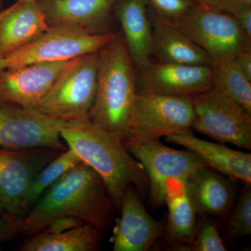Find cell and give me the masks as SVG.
<instances>
[{
  "mask_svg": "<svg viewBox=\"0 0 251 251\" xmlns=\"http://www.w3.org/2000/svg\"><path fill=\"white\" fill-rule=\"evenodd\" d=\"M115 207L103 179L82 161L52 184L22 216L21 234L37 233L66 217L80 220L102 232L111 224Z\"/></svg>",
  "mask_w": 251,
  "mask_h": 251,
  "instance_id": "cell-1",
  "label": "cell"
},
{
  "mask_svg": "<svg viewBox=\"0 0 251 251\" xmlns=\"http://www.w3.org/2000/svg\"><path fill=\"white\" fill-rule=\"evenodd\" d=\"M60 136L82 161L100 175L117 209L130 186L141 194L149 191L143 165L128 152L122 139L90 119L66 122Z\"/></svg>",
  "mask_w": 251,
  "mask_h": 251,
  "instance_id": "cell-2",
  "label": "cell"
},
{
  "mask_svg": "<svg viewBox=\"0 0 251 251\" xmlns=\"http://www.w3.org/2000/svg\"><path fill=\"white\" fill-rule=\"evenodd\" d=\"M137 94L135 66L120 32L99 51L98 82L90 121L125 140Z\"/></svg>",
  "mask_w": 251,
  "mask_h": 251,
  "instance_id": "cell-3",
  "label": "cell"
},
{
  "mask_svg": "<svg viewBox=\"0 0 251 251\" xmlns=\"http://www.w3.org/2000/svg\"><path fill=\"white\" fill-rule=\"evenodd\" d=\"M126 149L143 165L149 179V200L153 207L166 204L169 180L186 181L206 163L189 150H175L159 139L129 135L122 140Z\"/></svg>",
  "mask_w": 251,
  "mask_h": 251,
  "instance_id": "cell-4",
  "label": "cell"
},
{
  "mask_svg": "<svg viewBox=\"0 0 251 251\" xmlns=\"http://www.w3.org/2000/svg\"><path fill=\"white\" fill-rule=\"evenodd\" d=\"M98 73L99 52L74 59L36 110L64 121L88 120Z\"/></svg>",
  "mask_w": 251,
  "mask_h": 251,
  "instance_id": "cell-5",
  "label": "cell"
},
{
  "mask_svg": "<svg viewBox=\"0 0 251 251\" xmlns=\"http://www.w3.org/2000/svg\"><path fill=\"white\" fill-rule=\"evenodd\" d=\"M116 34H91L69 25L50 26L36 40L1 58V70L37 62L69 61L94 53Z\"/></svg>",
  "mask_w": 251,
  "mask_h": 251,
  "instance_id": "cell-6",
  "label": "cell"
},
{
  "mask_svg": "<svg viewBox=\"0 0 251 251\" xmlns=\"http://www.w3.org/2000/svg\"><path fill=\"white\" fill-rule=\"evenodd\" d=\"M195 130L221 143L251 149V114L222 91L212 87L191 96Z\"/></svg>",
  "mask_w": 251,
  "mask_h": 251,
  "instance_id": "cell-7",
  "label": "cell"
},
{
  "mask_svg": "<svg viewBox=\"0 0 251 251\" xmlns=\"http://www.w3.org/2000/svg\"><path fill=\"white\" fill-rule=\"evenodd\" d=\"M175 26L209 56L213 64L234 61L251 41L233 16L196 5Z\"/></svg>",
  "mask_w": 251,
  "mask_h": 251,
  "instance_id": "cell-8",
  "label": "cell"
},
{
  "mask_svg": "<svg viewBox=\"0 0 251 251\" xmlns=\"http://www.w3.org/2000/svg\"><path fill=\"white\" fill-rule=\"evenodd\" d=\"M193 120L194 112L190 96L138 92L132 110L128 135L160 139L161 137L192 129Z\"/></svg>",
  "mask_w": 251,
  "mask_h": 251,
  "instance_id": "cell-9",
  "label": "cell"
},
{
  "mask_svg": "<svg viewBox=\"0 0 251 251\" xmlns=\"http://www.w3.org/2000/svg\"><path fill=\"white\" fill-rule=\"evenodd\" d=\"M64 120L36 109L0 102V146L10 150L50 148L67 150L60 140Z\"/></svg>",
  "mask_w": 251,
  "mask_h": 251,
  "instance_id": "cell-10",
  "label": "cell"
},
{
  "mask_svg": "<svg viewBox=\"0 0 251 251\" xmlns=\"http://www.w3.org/2000/svg\"><path fill=\"white\" fill-rule=\"evenodd\" d=\"M61 151L50 148L0 149V200L7 213L26 214V198L33 181Z\"/></svg>",
  "mask_w": 251,
  "mask_h": 251,
  "instance_id": "cell-11",
  "label": "cell"
},
{
  "mask_svg": "<svg viewBox=\"0 0 251 251\" xmlns=\"http://www.w3.org/2000/svg\"><path fill=\"white\" fill-rule=\"evenodd\" d=\"M74 59L32 63L0 71V102L36 109Z\"/></svg>",
  "mask_w": 251,
  "mask_h": 251,
  "instance_id": "cell-12",
  "label": "cell"
},
{
  "mask_svg": "<svg viewBox=\"0 0 251 251\" xmlns=\"http://www.w3.org/2000/svg\"><path fill=\"white\" fill-rule=\"evenodd\" d=\"M137 71V88L140 93L191 97L213 86L209 66L151 61Z\"/></svg>",
  "mask_w": 251,
  "mask_h": 251,
  "instance_id": "cell-13",
  "label": "cell"
},
{
  "mask_svg": "<svg viewBox=\"0 0 251 251\" xmlns=\"http://www.w3.org/2000/svg\"><path fill=\"white\" fill-rule=\"evenodd\" d=\"M121 217L112 236L114 251H148L161 237L163 223L153 219L145 207L139 193L130 186L122 197Z\"/></svg>",
  "mask_w": 251,
  "mask_h": 251,
  "instance_id": "cell-14",
  "label": "cell"
},
{
  "mask_svg": "<svg viewBox=\"0 0 251 251\" xmlns=\"http://www.w3.org/2000/svg\"><path fill=\"white\" fill-rule=\"evenodd\" d=\"M49 26L69 25L91 34L112 32L117 0H39Z\"/></svg>",
  "mask_w": 251,
  "mask_h": 251,
  "instance_id": "cell-15",
  "label": "cell"
},
{
  "mask_svg": "<svg viewBox=\"0 0 251 251\" xmlns=\"http://www.w3.org/2000/svg\"><path fill=\"white\" fill-rule=\"evenodd\" d=\"M166 140L180 145L199 156L206 166L230 179L251 183V154L201 139L192 130L168 135Z\"/></svg>",
  "mask_w": 251,
  "mask_h": 251,
  "instance_id": "cell-16",
  "label": "cell"
},
{
  "mask_svg": "<svg viewBox=\"0 0 251 251\" xmlns=\"http://www.w3.org/2000/svg\"><path fill=\"white\" fill-rule=\"evenodd\" d=\"M49 27L39 0L0 10V57L30 44Z\"/></svg>",
  "mask_w": 251,
  "mask_h": 251,
  "instance_id": "cell-17",
  "label": "cell"
},
{
  "mask_svg": "<svg viewBox=\"0 0 251 251\" xmlns=\"http://www.w3.org/2000/svg\"><path fill=\"white\" fill-rule=\"evenodd\" d=\"M148 0H117L114 11L135 69L151 62L153 28Z\"/></svg>",
  "mask_w": 251,
  "mask_h": 251,
  "instance_id": "cell-18",
  "label": "cell"
},
{
  "mask_svg": "<svg viewBox=\"0 0 251 251\" xmlns=\"http://www.w3.org/2000/svg\"><path fill=\"white\" fill-rule=\"evenodd\" d=\"M230 178L204 166L186 180V191L196 214L202 216L224 217L228 212L234 198Z\"/></svg>",
  "mask_w": 251,
  "mask_h": 251,
  "instance_id": "cell-19",
  "label": "cell"
},
{
  "mask_svg": "<svg viewBox=\"0 0 251 251\" xmlns=\"http://www.w3.org/2000/svg\"><path fill=\"white\" fill-rule=\"evenodd\" d=\"M149 11L153 28L152 56L158 62L212 66L209 56L174 24L160 17L150 6Z\"/></svg>",
  "mask_w": 251,
  "mask_h": 251,
  "instance_id": "cell-20",
  "label": "cell"
},
{
  "mask_svg": "<svg viewBox=\"0 0 251 251\" xmlns=\"http://www.w3.org/2000/svg\"><path fill=\"white\" fill-rule=\"evenodd\" d=\"M185 182L176 180V187H172L169 182L167 184L166 204L168 207V219L166 237L175 247L188 249L197 228V214L188 196Z\"/></svg>",
  "mask_w": 251,
  "mask_h": 251,
  "instance_id": "cell-21",
  "label": "cell"
},
{
  "mask_svg": "<svg viewBox=\"0 0 251 251\" xmlns=\"http://www.w3.org/2000/svg\"><path fill=\"white\" fill-rule=\"evenodd\" d=\"M101 232L83 224L63 232L41 230L25 241L18 250L21 251H94L100 247Z\"/></svg>",
  "mask_w": 251,
  "mask_h": 251,
  "instance_id": "cell-22",
  "label": "cell"
},
{
  "mask_svg": "<svg viewBox=\"0 0 251 251\" xmlns=\"http://www.w3.org/2000/svg\"><path fill=\"white\" fill-rule=\"evenodd\" d=\"M213 86L222 91L251 114V81L234 61L213 64Z\"/></svg>",
  "mask_w": 251,
  "mask_h": 251,
  "instance_id": "cell-23",
  "label": "cell"
},
{
  "mask_svg": "<svg viewBox=\"0 0 251 251\" xmlns=\"http://www.w3.org/2000/svg\"><path fill=\"white\" fill-rule=\"evenodd\" d=\"M80 162L82 160L80 157L69 148L61 151L58 156L48 163L29 188L25 201L26 214L52 184Z\"/></svg>",
  "mask_w": 251,
  "mask_h": 251,
  "instance_id": "cell-24",
  "label": "cell"
},
{
  "mask_svg": "<svg viewBox=\"0 0 251 251\" xmlns=\"http://www.w3.org/2000/svg\"><path fill=\"white\" fill-rule=\"evenodd\" d=\"M245 184L235 207L226 225L229 240L247 237L251 233V188Z\"/></svg>",
  "mask_w": 251,
  "mask_h": 251,
  "instance_id": "cell-25",
  "label": "cell"
},
{
  "mask_svg": "<svg viewBox=\"0 0 251 251\" xmlns=\"http://www.w3.org/2000/svg\"><path fill=\"white\" fill-rule=\"evenodd\" d=\"M197 226L196 233L188 250L194 251H226L225 245L217 226L214 221L204 216Z\"/></svg>",
  "mask_w": 251,
  "mask_h": 251,
  "instance_id": "cell-26",
  "label": "cell"
},
{
  "mask_svg": "<svg viewBox=\"0 0 251 251\" xmlns=\"http://www.w3.org/2000/svg\"><path fill=\"white\" fill-rule=\"evenodd\" d=\"M150 7L168 22H177L196 5L193 0H148Z\"/></svg>",
  "mask_w": 251,
  "mask_h": 251,
  "instance_id": "cell-27",
  "label": "cell"
},
{
  "mask_svg": "<svg viewBox=\"0 0 251 251\" xmlns=\"http://www.w3.org/2000/svg\"><path fill=\"white\" fill-rule=\"evenodd\" d=\"M202 6L213 11L235 16L243 10L251 8V0H201Z\"/></svg>",
  "mask_w": 251,
  "mask_h": 251,
  "instance_id": "cell-28",
  "label": "cell"
},
{
  "mask_svg": "<svg viewBox=\"0 0 251 251\" xmlns=\"http://www.w3.org/2000/svg\"><path fill=\"white\" fill-rule=\"evenodd\" d=\"M22 216L6 214L0 216V244L21 234Z\"/></svg>",
  "mask_w": 251,
  "mask_h": 251,
  "instance_id": "cell-29",
  "label": "cell"
},
{
  "mask_svg": "<svg viewBox=\"0 0 251 251\" xmlns=\"http://www.w3.org/2000/svg\"><path fill=\"white\" fill-rule=\"evenodd\" d=\"M83 224L82 221L75 218H62V219L56 220L43 230L51 232V233H55V232H63V231L74 228Z\"/></svg>",
  "mask_w": 251,
  "mask_h": 251,
  "instance_id": "cell-30",
  "label": "cell"
},
{
  "mask_svg": "<svg viewBox=\"0 0 251 251\" xmlns=\"http://www.w3.org/2000/svg\"><path fill=\"white\" fill-rule=\"evenodd\" d=\"M234 62L242 74L251 81V50L239 52L234 58Z\"/></svg>",
  "mask_w": 251,
  "mask_h": 251,
  "instance_id": "cell-31",
  "label": "cell"
},
{
  "mask_svg": "<svg viewBox=\"0 0 251 251\" xmlns=\"http://www.w3.org/2000/svg\"><path fill=\"white\" fill-rule=\"evenodd\" d=\"M234 17L237 20L243 32L251 41V8L243 10Z\"/></svg>",
  "mask_w": 251,
  "mask_h": 251,
  "instance_id": "cell-32",
  "label": "cell"
},
{
  "mask_svg": "<svg viewBox=\"0 0 251 251\" xmlns=\"http://www.w3.org/2000/svg\"><path fill=\"white\" fill-rule=\"evenodd\" d=\"M37 1V0H17L16 2L14 3L11 6L12 7H14V6H17L18 5L24 4V3L29 2V1Z\"/></svg>",
  "mask_w": 251,
  "mask_h": 251,
  "instance_id": "cell-33",
  "label": "cell"
},
{
  "mask_svg": "<svg viewBox=\"0 0 251 251\" xmlns=\"http://www.w3.org/2000/svg\"><path fill=\"white\" fill-rule=\"evenodd\" d=\"M9 214V213H7L4 204H3V202H1V200H0V216L5 215V214Z\"/></svg>",
  "mask_w": 251,
  "mask_h": 251,
  "instance_id": "cell-34",
  "label": "cell"
},
{
  "mask_svg": "<svg viewBox=\"0 0 251 251\" xmlns=\"http://www.w3.org/2000/svg\"><path fill=\"white\" fill-rule=\"evenodd\" d=\"M193 1H195V2L198 5H199V6H202V3H201V0H193Z\"/></svg>",
  "mask_w": 251,
  "mask_h": 251,
  "instance_id": "cell-35",
  "label": "cell"
},
{
  "mask_svg": "<svg viewBox=\"0 0 251 251\" xmlns=\"http://www.w3.org/2000/svg\"><path fill=\"white\" fill-rule=\"evenodd\" d=\"M1 58H2V57H0V65H1ZM0 71H1V67H0Z\"/></svg>",
  "mask_w": 251,
  "mask_h": 251,
  "instance_id": "cell-36",
  "label": "cell"
},
{
  "mask_svg": "<svg viewBox=\"0 0 251 251\" xmlns=\"http://www.w3.org/2000/svg\"><path fill=\"white\" fill-rule=\"evenodd\" d=\"M1 1H2V0H0V6H1Z\"/></svg>",
  "mask_w": 251,
  "mask_h": 251,
  "instance_id": "cell-37",
  "label": "cell"
},
{
  "mask_svg": "<svg viewBox=\"0 0 251 251\" xmlns=\"http://www.w3.org/2000/svg\"><path fill=\"white\" fill-rule=\"evenodd\" d=\"M0 10H1V6H0Z\"/></svg>",
  "mask_w": 251,
  "mask_h": 251,
  "instance_id": "cell-38",
  "label": "cell"
}]
</instances>
